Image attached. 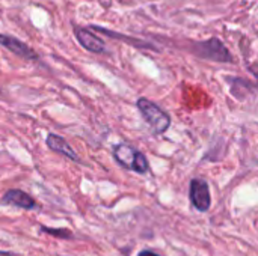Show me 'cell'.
<instances>
[{
    "instance_id": "6da1fadb",
    "label": "cell",
    "mask_w": 258,
    "mask_h": 256,
    "mask_svg": "<svg viewBox=\"0 0 258 256\" xmlns=\"http://www.w3.org/2000/svg\"><path fill=\"white\" fill-rule=\"evenodd\" d=\"M136 107L141 112V115L145 119V122L151 127L154 134H163L169 128V125H171L169 113H166L156 103H153L148 98L142 97V98H139L136 101Z\"/></svg>"
},
{
    "instance_id": "7a4b0ae2",
    "label": "cell",
    "mask_w": 258,
    "mask_h": 256,
    "mask_svg": "<svg viewBox=\"0 0 258 256\" xmlns=\"http://www.w3.org/2000/svg\"><path fill=\"white\" fill-rule=\"evenodd\" d=\"M112 155L118 164H121L122 167H125L128 170H133L136 174H147L150 170V163H148L147 157L141 151L135 149L132 145L119 143V145L113 146Z\"/></svg>"
},
{
    "instance_id": "3957f363",
    "label": "cell",
    "mask_w": 258,
    "mask_h": 256,
    "mask_svg": "<svg viewBox=\"0 0 258 256\" xmlns=\"http://www.w3.org/2000/svg\"><path fill=\"white\" fill-rule=\"evenodd\" d=\"M192 51L203 59H209L221 63H231L233 56L225 44L218 38H210L207 41H200L192 45Z\"/></svg>"
},
{
    "instance_id": "277c9868",
    "label": "cell",
    "mask_w": 258,
    "mask_h": 256,
    "mask_svg": "<svg viewBox=\"0 0 258 256\" xmlns=\"http://www.w3.org/2000/svg\"><path fill=\"white\" fill-rule=\"evenodd\" d=\"M189 199L197 211L207 213L212 207V196H210L209 184L204 180L194 178L189 187Z\"/></svg>"
},
{
    "instance_id": "5b68a950",
    "label": "cell",
    "mask_w": 258,
    "mask_h": 256,
    "mask_svg": "<svg viewBox=\"0 0 258 256\" xmlns=\"http://www.w3.org/2000/svg\"><path fill=\"white\" fill-rule=\"evenodd\" d=\"M0 204L3 205H11V207H17V208H21V210H38V204L36 201L27 195L26 192L20 190V189H11L8 190L2 199H0Z\"/></svg>"
},
{
    "instance_id": "8992f818",
    "label": "cell",
    "mask_w": 258,
    "mask_h": 256,
    "mask_svg": "<svg viewBox=\"0 0 258 256\" xmlns=\"http://www.w3.org/2000/svg\"><path fill=\"white\" fill-rule=\"evenodd\" d=\"M0 45L8 48L11 53L20 56L23 59H27V60H36L38 59V54L29 45H26L23 41H20L11 35H2L0 33Z\"/></svg>"
},
{
    "instance_id": "52a82bcc",
    "label": "cell",
    "mask_w": 258,
    "mask_h": 256,
    "mask_svg": "<svg viewBox=\"0 0 258 256\" xmlns=\"http://www.w3.org/2000/svg\"><path fill=\"white\" fill-rule=\"evenodd\" d=\"M45 143H47V146H48L53 152H56V154H59V155H63L65 158H68V160H71V161H74V163H80V161H82L80 157L77 155V152L71 148V145H70L63 137H60L59 134L50 133V134L47 136V139H45Z\"/></svg>"
},
{
    "instance_id": "ba28073f",
    "label": "cell",
    "mask_w": 258,
    "mask_h": 256,
    "mask_svg": "<svg viewBox=\"0 0 258 256\" xmlns=\"http://www.w3.org/2000/svg\"><path fill=\"white\" fill-rule=\"evenodd\" d=\"M74 33H76V38L77 41L80 42V45L91 51V53H101L104 51V42L101 38H98L95 33H92L89 29H85V27H76L74 29Z\"/></svg>"
},
{
    "instance_id": "9c48e42d",
    "label": "cell",
    "mask_w": 258,
    "mask_h": 256,
    "mask_svg": "<svg viewBox=\"0 0 258 256\" xmlns=\"http://www.w3.org/2000/svg\"><path fill=\"white\" fill-rule=\"evenodd\" d=\"M39 231L44 232V234L53 235L56 238H73V232L70 229H65V228H47V226H41Z\"/></svg>"
},
{
    "instance_id": "30bf717a",
    "label": "cell",
    "mask_w": 258,
    "mask_h": 256,
    "mask_svg": "<svg viewBox=\"0 0 258 256\" xmlns=\"http://www.w3.org/2000/svg\"><path fill=\"white\" fill-rule=\"evenodd\" d=\"M138 256H160V255H157V253H154V252H151V250H142V252H139V255Z\"/></svg>"
},
{
    "instance_id": "8fae6325",
    "label": "cell",
    "mask_w": 258,
    "mask_h": 256,
    "mask_svg": "<svg viewBox=\"0 0 258 256\" xmlns=\"http://www.w3.org/2000/svg\"><path fill=\"white\" fill-rule=\"evenodd\" d=\"M0 256H17L14 252H5V250H0Z\"/></svg>"
}]
</instances>
